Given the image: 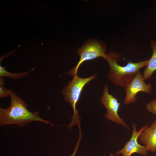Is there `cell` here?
<instances>
[{
    "label": "cell",
    "mask_w": 156,
    "mask_h": 156,
    "mask_svg": "<svg viewBox=\"0 0 156 156\" xmlns=\"http://www.w3.org/2000/svg\"><path fill=\"white\" fill-rule=\"evenodd\" d=\"M0 98H2L9 96L8 89H6L4 87L3 79L2 77L0 78Z\"/></svg>",
    "instance_id": "12"
},
{
    "label": "cell",
    "mask_w": 156,
    "mask_h": 156,
    "mask_svg": "<svg viewBox=\"0 0 156 156\" xmlns=\"http://www.w3.org/2000/svg\"><path fill=\"white\" fill-rule=\"evenodd\" d=\"M106 48L105 43L94 40L87 41L76 52L80 58L76 66L66 74L73 77L77 75L79 66L84 62L102 57L105 59L107 56Z\"/></svg>",
    "instance_id": "4"
},
{
    "label": "cell",
    "mask_w": 156,
    "mask_h": 156,
    "mask_svg": "<svg viewBox=\"0 0 156 156\" xmlns=\"http://www.w3.org/2000/svg\"><path fill=\"white\" fill-rule=\"evenodd\" d=\"M145 106L148 112L156 115V99L147 103Z\"/></svg>",
    "instance_id": "11"
},
{
    "label": "cell",
    "mask_w": 156,
    "mask_h": 156,
    "mask_svg": "<svg viewBox=\"0 0 156 156\" xmlns=\"http://www.w3.org/2000/svg\"><path fill=\"white\" fill-rule=\"evenodd\" d=\"M79 138L75 146V148L72 154L70 156H75L78 151L80 141L81 139V128H79Z\"/></svg>",
    "instance_id": "13"
},
{
    "label": "cell",
    "mask_w": 156,
    "mask_h": 156,
    "mask_svg": "<svg viewBox=\"0 0 156 156\" xmlns=\"http://www.w3.org/2000/svg\"><path fill=\"white\" fill-rule=\"evenodd\" d=\"M35 68H33L25 72L18 73H12L6 70L5 67L2 66L0 65V77H9L15 79H19L27 76L29 73L35 69Z\"/></svg>",
    "instance_id": "10"
},
{
    "label": "cell",
    "mask_w": 156,
    "mask_h": 156,
    "mask_svg": "<svg viewBox=\"0 0 156 156\" xmlns=\"http://www.w3.org/2000/svg\"><path fill=\"white\" fill-rule=\"evenodd\" d=\"M8 90L10 99V105L7 108L0 107V125H16L22 127L34 121L40 122L54 125L48 120L42 118L38 111H29L26 103L11 89Z\"/></svg>",
    "instance_id": "1"
},
{
    "label": "cell",
    "mask_w": 156,
    "mask_h": 156,
    "mask_svg": "<svg viewBox=\"0 0 156 156\" xmlns=\"http://www.w3.org/2000/svg\"><path fill=\"white\" fill-rule=\"evenodd\" d=\"M100 100L107 109L105 117L117 125L128 128L127 124L118 114L120 103L113 95L109 93L107 84L103 86V94Z\"/></svg>",
    "instance_id": "5"
},
{
    "label": "cell",
    "mask_w": 156,
    "mask_h": 156,
    "mask_svg": "<svg viewBox=\"0 0 156 156\" xmlns=\"http://www.w3.org/2000/svg\"><path fill=\"white\" fill-rule=\"evenodd\" d=\"M109 155L110 156H114L112 153H110Z\"/></svg>",
    "instance_id": "14"
},
{
    "label": "cell",
    "mask_w": 156,
    "mask_h": 156,
    "mask_svg": "<svg viewBox=\"0 0 156 156\" xmlns=\"http://www.w3.org/2000/svg\"><path fill=\"white\" fill-rule=\"evenodd\" d=\"M142 74L139 70L131 81L125 88V96L124 103L129 105L137 100L136 95L139 92L151 94L153 89L150 83L146 84L144 82Z\"/></svg>",
    "instance_id": "6"
},
{
    "label": "cell",
    "mask_w": 156,
    "mask_h": 156,
    "mask_svg": "<svg viewBox=\"0 0 156 156\" xmlns=\"http://www.w3.org/2000/svg\"><path fill=\"white\" fill-rule=\"evenodd\" d=\"M155 19L156 20V17H155Z\"/></svg>",
    "instance_id": "15"
},
{
    "label": "cell",
    "mask_w": 156,
    "mask_h": 156,
    "mask_svg": "<svg viewBox=\"0 0 156 156\" xmlns=\"http://www.w3.org/2000/svg\"><path fill=\"white\" fill-rule=\"evenodd\" d=\"M96 74L89 77L83 78L77 75L73 77V79L68 84L63 87L62 93L65 101L68 102L73 109V115L67 127L70 129L76 124L80 126V118L79 111L76 109L81 92L85 86L90 81L96 78Z\"/></svg>",
    "instance_id": "3"
},
{
    "label": "cell",
    "mask_w": 156,
    "mask_h": 156,
    "mask_svg": "<svg viewBox=\"0 0 156 156\" xmlns=\"http://www.w3.org/2000/svg\"><path fill=\"white\" fill-rule=\"evenodd\" d=\"M138 138L148 151L154 153L156 151V119L144 130Z\"/></svg>",
    "instance_id": "8"
},
{
    "label": "cell",
    "mask_w": 156,
    "mask_h": 156,
    "mask_svg": "<svg viewBox=\"0 0 156 156\" xmlns=\"http://www.w3.org/2000/svg\"><path fill=\"white\" fill-rule=\"evenodd\" d=\"M151 44L152 54L150 58L148 60L147 65L142 74L144 80L149 79L156 70V42L152 40Z\"/></svg>",
    "instance_id": "9"
},
{
    "label": "cell",
    "mask_w": 156,
    "mask_h": 156,
    "mask_svg": "<svg viewBox=\"0 0 156 156\" xmlns=\"http://www.w3.org/2000/svg\"><path fill=\"white\" fill-rule=\"evenodd\" d=\"M148 126L147 125L143 126L137 131L136 125L133 123L132 125L133 130L130 140L126 142L121 149L116 153L115 155L118 156L119 154H121L122 156H131L132 154L135 153L143 156L147 155L148 151L145 146H142L139 144L137 140L141 133Z\"/></svg>",
    "instance_id": "7"
},
{
    "label": "cell",
    "mask_w": 156,
    "mask_h": 156,
    "mask_svg": "<svg viewBox=\"0 0 156 156\" xmlns=\"http://www.w3.org/2000/svg\"><path fill=\"white\" fill-rule=\"evenodd\" d=\"M120 56L114 52H109L105 59L108 62L109 72L108 80L114 85L125 88L132 80L140 69L146 66L148 60L138 62L128 61L125 66H122L117 63Z\"/></svg>",
    "instance_id": "2"
}]
</instances>
